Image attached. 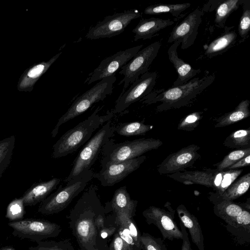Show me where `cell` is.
<instances>
[{
    "mask_svg": "<svg viewBox=\"0 0 250 250\" xmlns=\"http://www.w3.org/2000/svg\"><path fill=\"white\" fill-rule=\"evenodd\" d=\"M138 201L131 199L126 186L118 188L114 192L110 202L104 207L106 213L123 212L133 217L135 215Z\"/></svg>",
    "mask_w": 250,
    "mask_h": 250,
    "instance_id": "cell-21",
    "label": "cell"
},
{
    "mask_svg": "<svg viewBox=\"0 0 250 250\" xmlns=\"http://www.w3.org/2000/svg\"><path fill=\"white\" fill-rule=\"evenodd\" d=\"M164 208L150 206L142 213L147 224H153L159 229L164 239H182L183 234L175 222L174 209L167 202Z\"/></svg>",
    "mask_w": 250,
    "mask_h": 250,
    "instance_id": "cell-11",
    "label": "cell"
},
{
    "mask_svg": "<svg viewBox=\"0 0 250 250\" xmlns=\"http://www.w3.org/2000/svg\"><path fill=\"white\" fill-rule=\"evenodd\" d=\"M0 250H16V249L12 246H6L0 248Z\"/></svg>",
    "mask_w": 250,
    "mask_h": 250,
    "instance_id": "cell-44",
    "label": "cell"
},
{
    "mask_svg": "<svg viewBox=\"0 0 250 250\" xmlns=\"http://www.w3.org/2000/svg\"><path fill=\"white\" fill-rule=\"evenodd\" d=\"M213 212L227 224H231L241 213L245 208L250 204V198L246 203L238 204L233 201L221 200L214 203Z\"/></svg>",
    "mask_w": 250,
    "mask_h": 250,
    "instance_id": "cell-28",
    "label": "cell"
},
{
    "mask_svg": "<svg viewBox=\"0 0 250 250\" xmlns=\"http://www.w3.org/2000/svg\"><path fill=\"white\" fill-rule=\"evenodd\" d=\"M140 241L144 250H168L164 240L146 232H143Z\"/></svg>",
    "mask_w": 250,
    "mask_h": 250,
    "instance_id": "cell-39",
    "label": "cell"
},
{
    "mask_svg": "<svg viewBox=\"0 0 250 250\" xmlns=\"http://www.w3.org/2000/svg\"><path fill=\"white\" fill-rule=\"evenodd\" d=\"M190 3L177 4H156L146 7L144 13L146 15H157L170 13L173 17H178L182 13L190 6Z\"/></svg>",
    "mask_w": 250,
    "mask_h": 250,
    "instance_id": "cell-31",
    "label": "cell"
},
{
    "mask_svg": "<svg viewBox=\"0 0 250 250\" xmlns=\"http://www.w3.org/2000/svg\"><path fill=\"white\" fill-rule=\"evenodd\" d=\"M141 14L130 10L107 16L104 19L91 27L85 37L90 40L111 38L123 33L131 21L140 17Z\"/></svg>",
    "mask_w": 250,
    "mask_h": 250,
    "instance_id": "cell-12",
    "label": "cell"
},
{
    "mask_svg": "<svg viewBox=\"0 0 250 250\" xmlns=\"http://www.w3.org/2000/svg\"><path fill=\"white\" fill-rule=\"evenodd\" d=\"M8 225L13 229V236L27 239L37 243L45 239L58 236L62 231L59 225L48 220L27 218L11 221Z\"/></svg>",
    "mask_w": 250,
    "mask_h": 250,
    "instance_id": "cell-9",
    "label": "cell"
},
{
    "mask_svg": "<svg viewBox=\"0 0 250 250\" xmlns=\"http://www.w3.org/2000/svg\"><path fill=\"white\" fill-rule=\"evenodd\" d=\"M202 112L191 113L182 119L178 125V129L191 131L198 125L202 118Z\"/></svg>",
    "mask_w": 250,
    "mask_h": 250,
    "instance_id": "cell-40",
    "label": "cell"
},
{
    "mask_svg": "<svg viewBox=\"0 0 250 250\" xmlns=\"http://www.w3.org/2000/svg\"><path fill=\"white\" fill-rule=\"evenodd\" d=\"M152 128V125H146L142 122H127L116 126L115 132L120 135L129 137L145 135Z\"/></svg>",
    "mask_w": 250,
    "mask_h": 250,
    "instance_id": "cell-33",
    "label": "cell"
},
{
    "mask_svg": "<svg viewBox=\"0 0 250 250\" xmlns=\"http://www.w3.org/2000/svg\"><path fill=\"white\" fill-rule=\"evenodd\" d=\"M180 227L183 234V242L181 250H193L191 247L187 229L181 222H180Z\"/></svg>",
    "mask_w": 250,
    "mask_h": 250,
    "instance_id": "cell-42",
    "label": "cell"
},
{
    "mask_svg": "<svg viewBox=\"0 0 250 250\" xmlns=\"http://www.w3.org/2000/svg\"><path fill=\"white\" fill-rule=\"evenodd\" d=\"M250 155L246 156L237 162H236L233 165L228 167L227 169H238L240 167H248L250 165Z\"/></svg>",
    "mask_w": 250,
    "mask_h": 250,
    "instance_id": "cell-43",
    "label": "cell"
},
{
    "mask_svg": "<svg viewBox=\"0 0 250 250\" xmlns=\"http://www.w3.org/2000/svg\"><path fill=\"white\" fill-rule=\"evenodd\" d=\"M97 109L86 119L64 133L53 146L52 157L61 158L76 151L92 137L93 133L114 114L113 110L106 115H100Z\"/></svg>",
    "mask_w": 250,
    "mask_h": 250,
    "instance_id": "cell-3",
    "label": "cell"
},
{
    "mask_svg": "<svg viewBox=\"0 0 250 250\" xmlns=\"http://www.w3.org/2000/svg\"><path fill=\"white\" fill-rule=\"evenodd\" d=\"M62 53V52H59L49 61L41 62L26 70L20 78L18 83V90L25 92L32 91L37 81L47 71Z\"/></svg>",
    "mask_w": 250,
    "mask_h": 250,
    "instance_id": "cell-20",
    "label": "cell"
},
{
    "mask_svg": "<svg viewBox=\"0 0 250 250\" xmlns=\"http://www.w3.org/2000/svg\"><path fill=\"white\" fill-rule=\"evenodd\" d=\"M224 32L206 47L204 54L208 58L219 55L231 47L236 41L237 35L233 27H224Z\"/></svg>",
    "mask_w": 250,
    "mask_h": 250,
    "instance_id": "cell-26",
    "label": "cell"
},
{
    "mask_svg": "<svg viewBox=\"0 0 250 250\" xmlns=\"http://www.w3.org/2000/svg\"><path fill=\"white\" fill-rule=\"evenodd\" d=\"M115 216L116 232L126 242L132 250H144L140 237L141 234L133 217L125 212H112Z\"/></svg>",
    "mask_w": 250,
    "mask_h": 250,
    "instance_id": "cell-18",
    "label": "cell"
},
{
    "mask_svg": "<svg viewBox=\"0 0 250 250\" xmlns=\"http://www.w3.org/2000/svg\"><path fill=\"white\" fill-rule=\"evenodd\" d=\"M200 147L190 145L168 155L158 166L157 170L161 174H172L182 172L191 167L200 157L198 150Z\"/></svg>",
    "mask_w": 250,
    "mask_h": 250,
    "instance_id": "cell-17",
    "label": "cell"
},
{
    "mask_svg": "<svg viewBox=\"0 0 250 250\" xmlns=\"http://www.w3.org/2000/svg\"><path fill=\"white\" fill-rule=\"evenodd\" d=\"M109 250H132L130 246L125 242L116 232L109 245Z\"/></svg>",
    "mask_w": 250,
    "mask_h": 250,
    "instance_id": "cell-41",
    "label": "cell"
},
{
    "mask_svg": "<svg viewBox=\"0 0 250 250\" xmlns=\"http://www.w3.org/2000/svg\"><path fill=\"white\" fill-rule=\"evenodd\" d=\"M180 44L181 41L177 40L172 43L167 50L168 59L173 65L178 74V77L173 83V86L185 84L201 72L200 69H194L178 57L177 48Z\"/></svg>",
    "mask_w": 250,
    "mask_h": 250,
    "instance_id": "cell-19",
    "label": "cell"
},
{
    "mask_svg": "<svg viewBox=\"0 0 250 250\" xmlns=\"http://www.w3.org/2000/svg\"><path fill=\"white\" fill-rule=\"evenodd\" d=\"M250 185V172L236 179L221 195L210 193V201L214 203L221 200L233 201L244 194Z\"/></svg>",
    "mask_w": 250,
    "mask_h": 250,
    "instance_id": "cell-27",
    "label": "cell"
},
{
    "mask_svg": "<svg viewBox=\"0 0 250 250\" xmlns=\"http://www.w3.org/2000/svg\"><path fill=\"white\" fill-rule=\"evenodd\" d=\"M161 46V43L158 41L151 43L136 55L125 65L123 66L119 74L124 76L119 83H124L122 92L124 93L130 84H132L141 75L148 72V68L157 54Z\"/></svg>",
    "mask_w": 250,
    "mask_h": 250,
    "instance_id": "cell-10",
    "label": "cell"
},
{
    "mask_svg": "<svg viewBox=\"0 0 250 250\" xmlns=\"http://www.w3.org/2000/svg\"><path fill=\"white\" fill-rule=\"evenodd\" d=\"M249 100H242L231 111L227 113L216 120L215 127H222L234 124L250 116Z\"/></svg>",
    "mask_w": 250,
    "mask_h": 250,
    "instance_id": "cell-29",
    "label": "cell"
},
{
    "mask_svg": "<svg viewBox=\"0 0 250 250\" xmlns=\"http://www.w3.org/2000/svg\"><path fill=\"white\" fill-rule=\"evenodd\" d=\"M242 172V169H207L178 172L167 175V177L187 185L197 184L211 188L215 194L221 195Z\"/></svg>",
    "mask_w": 250,
    "mask_h": 250,
    "instance_id": "cell-5",
    "label": "cell"
},
{
    "mask_svg": "<svg viewBox=\"0 0 250 250\" xmlns=\"http://www.w3.org/2000/svg\"><path fill=\"white\" fill-rule=\"evenodd\" d=\"M116 74L104 78L90 89L76 99L66 112L59 119L51 135L55 137L59 128L63 124L82 114L94 104L103 101L113 92V84L116 81Z\"/></svg>",
    "mask_w": 250,
    "mask_h": 250,
    "instance_id": "cell-8",
    "label": "cell"
},
{
    "mask_svg": "<svg viewBox=\"0 0 250 250\" xmlns=\"http://www.w3.org/2000/svg\"><path fill=\"white\" fill-rule=\"evenodd\" d=\"M24 207L21 197L14 199L7 207L5 217L10 222L22 220L25 214Z\"/></svg>",
    "mask_w": 250,
    "mask_h": 250,
    "instance_id": "cell-37",
    "label": "cell"
},
{
    "mask_svg": "<svg viewBox=\"0 0 250 250\" xmlns=\"http://www.w3.org/2000/svg\"><path fill=\"white\" fill-rule=\"evenodd\" d=\"M28 250H75L68 239L60 241H42L37 243L36 246L28 248Z\"/></svg>",
    "mask_w": 250,
    "mask_h": 250,
    "instance_id": "cell-35",
    "label": "cell"
},
{
    "mask_svg": "<svg viewBox=\"0 0 250 250\" xmlns=\"http://www.w3.org/2000/svg\"><path fill=\"white\" fill-rule=\"evenodd\" d=\"M15 140L12 135L0 141V179L10 163Z\"/></svg>",
    "mask_w": 250,
    "mask_h": 250,
    "instance_id": "cell-34",
    "label": "cell"
},
{
    "mask_svg": "<svg viewBox=\"0 0 250 250\" xmlns=\"http://www.w3.org/2000/svg\"><path fill=\"white\" fill-rule=\"evenodd\" d=\"M93 174L90 169L68 181L64 187L61 185L54 192L40 203L38 212L49 215L63 210L74 198L84 189L93 178Z\"/></svg>",
    "mask_w": 250,
    "mask_h": 250,
    "instance_id": "cell-7",
    "label": "cell"
},
{
    "mask_svg": "<svg viewBox=\"0 0 250 250\" xmlns=\"http://www.w3.org/2000/svg\"><path fill=\"white\" fill-rule=\"evenodd\" d=\"M223 145L231 148L244 149L250 147V129H241L235 130L225 140Z\"/></svg>",
    "mask_w": 250,
    "mask_h": 250,
    "instance_id": "cell-32",
    "label": "cell"
},
{
    "mask_svg": "<svg viewBox=\"0 0 250 250\" xmlns=\"http://www.w3.org/2000/svg\"><path fill=\"white\" fill-rule=\"evenodd\" d=\"M146 158V156L142 155L121 163L109 164L101 167L99 172L94 173L93 178H96L104 187L113 186L137 170Z\"/></svg>",
    "mask_w": 250,
    "mask_h": 250,
    "instance_id": "cell-16",
    "label": "cell"
},
{
    "mask_svg": "<svg viewBox=\"0 0 250 250\" xmlns=\"http://www.w3.org/2000/svg\"><path fill=\"white\" fill-rule=\"evenodd\" d=\"M98 187L91 185L83 193L66 218L81 250H109L97 229L96 219L104 207L97 194Z\"/></svg>",
    "mask_w": 250,
    "mask_h": 250,
    "instance_id": "cell-1",
    "label": "cell"
},
{
    "mask_svg": "<svg viewBox=\"0 0 250 250\" xmlns=\"http://www.w3.org/2000/svg\"><path fill=\"white\" fill-rule=\"evenodd\" d=\"M242 0H227L223 1L216 8L214 22L219 28H224L226 21L230 14L238 9Z\"/></svg>",
    "mask_w": 250,
    "mask_h": 250,
    "instance_id": "cell-30",
    "label": "cell"
},
{
    "mask_svg": "<svg viewBox=\"0 0 250 250\" xmlns=\"http://www.w3.org/2000/svg\"><path fill=\"white\" fill-rule=\"evenodd\" d=\"M174 21L170 19L158 18L142 19L132 30L135 34L134 41L150 39L161 30L173 24Z\"/></svg>",
    "mask_w": 250,
    "mask_h": 250,
    "instance_id": "cell-23",
    "label": "cell"
},
{
    "mask_svg": "<svg viewBox=\"0 0 250 250\" xmlns=\"http://www.w3.org/2000/svg\"><path fill=\"white\" fill-rule=\"evenodd\" d=\"M250 155V147L237 149L227 155L220 162L214 164L218 170L227 169L241 159Z\"/></svg>",
    "mask_w": 250,
    "mask_h": 250,
    "instance_id": "cell-36",
    "label": "cell"
},
{
    "mask_svg": "<svg viewBox=\"0 0 250 250\" xmlns=\"http://www.w3.org/2000/svg\"><path fill=\"white\" fill-rule=\"evenodd\" d=\"M61 181L60 178H53L49 181L33 184L21 197L24 206H33L42 202L57 188Z\"/></svg>",
    "mask_w": 250,
    "mask_h": 250,
    "instance_id": "cell-22",
    "label": "cell"
},
{
    "mask_svg": "<svg viewBox=\"0 0 250 250\" xmlns=\"http://www.w3.org/2000/svg\"><path fill=\"white\" fill-rule=\"evenodd\" d=\"M157 73L147 72L134 81L129 88L121 93L116 101L114 114L120 113L133 103L142 100L153 90L156 83Z\"/></svg>",
    "mask_w": 250,
    "mask_h": 250,
    "instance_id": "cell-13",
    "label": "cell"
},
{
    "mask_svg": "<svg viewBox=\"0 0 250 250\" xmlns=\"http://www.w3.org/2000/svg\"><path fill=\"white\" fill-rule=\"evenodd\" d=\"M115 126L110 120L107 121L85 144L73 162L71 170L64 183L91 169L101 153L104 144L114 135Z\"/></svg>",
    "mask_w": 250,
    "mask_h": 250,
    "instance_id": "cell-6",
    "label": "cell"
},
{
    "mask_svg": "<svg viewBox=\"0 0 250 250\" xmlns=\"http://www.w3.org/2000/svg\"><path fill=\"white\" fill-rule=\"evenodd\" d=\"M250 204L230 224H227V230L235 241L241 245L250 242Z\"/></svg>",
    "mask_w": 250,
    "mask_h": 250,
    "instance_id": "cell-24",
    "label": "cell"
},
{
    "mask_svg": "<svg viewBox=\"0 0 250 250\" xmlns=\"http://www.w3.org/2000/svg\"><path fill=\"white\" fill-rule=\"evenodd\" d=\"M143 46V44L121 50L102 60L99 65L89 74L85 81L90 84L95 82L116 74Z\"/></svg>",
    "mask_w": 250,
    "mask_h": 250,
    "instance_id": "cell-14",
    "label": "cell"
},
{
    "mask_svg": "<svg viewBox=\"0 0 250 250\" xmlns=\"http://www.w3.org/2000/svg\"><path fill=\"white\" fill-rule=\"evenodd\" d=\"M241 5L243 12L238 25V33L241 38L245 39L250 29V0H242Z\"/></svg>",
    "mask_w": 250,
    "mask_h": 250,
    "instance_id": "cell-38",
    "label": "cell"
},
{
    "mask_svg": "<svg viewBox=\"0 0 250 250\" xmlns=\"http://www.w3.org/2000/svg\"><path fill=\"white\" fill-rule=\"evenodd\" d=\"M215 79L214 74L208 72L201 78H194L187 83L172 86L167 89L156 90L142 99L144 103L151 104L160 102L157 107L159 111L185 106L195 99Z\"/></svg>",
    "mask_w": 250,
    "mask_h": 250,
    "instance_id": "cell-2",
    "label": "cell"
},
{
    "mask_svg": "<svg viewBox=\"0 0 250 250\" xmlns=\"http://www.w3.org/2000/svg\"><path fill=\"white\" fill-rule=\"evenodd\" d=\"M203 14V11L198 8L190 12L174 27L168 38L167 42L173 43L180 40L181 48L182 49L190 47L196 39Z\"/></svg>",
    "mask_w": 250,
    "mask_h": 250,
    "instance_id": "cell-15",
    "label": "cell"
},
{
    "mask_svg": "<svg viewBox=\"0 0 250 250\" xmlns=\"http://www.w3.org/2000/svg\"><path fill=\"white\" fill-rule=\"evenodd\" d=\"M176 211L180 222L188 230L192 242L199 250H204V236L196 217L191 214L183 204L179 205Z\"/></svg>",
    "mask_w": 250,
    "mask_h": 250,
    "instance_id": "cell-25",
    "label": "cell"
},
{
    "mask_svg": "<svg viewBox=\"0 0 250 250\" xmlns=\"http://www.w3.org/2000/svg\"><path fill=\"white\" fill-rule=\"evenodd\" d=\"M162 145L163 142L160 139L152 138H140L121 143H115L111 138L102 148L101 167L139 157L147 151L158 148Z\"/></svg>",
    "mask_w": 250,
    "mask_h": 250,
    "instance_id": "cell-4",
    "label": "cell"
}]
</instances>
